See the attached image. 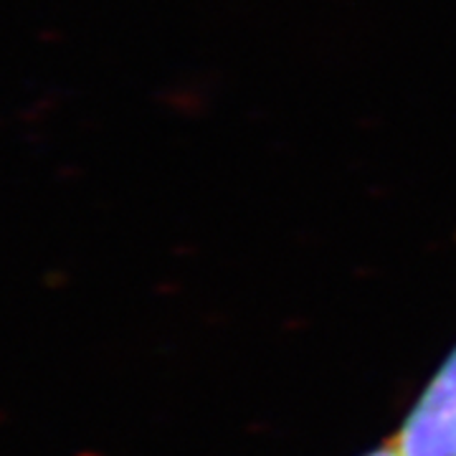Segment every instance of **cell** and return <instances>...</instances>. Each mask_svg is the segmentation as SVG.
<instances>
[{
  "instance_id": "cell-1",
  "label": "cell",
  "mask_w": 456,
  "mask_h": 456,
  "mask_svg": "<svg viewBox=\"0 0 456 456\" xmlns=\"http://www.w3.org/2000/svg\"><path fill=\"white\" fill-rule=\"evenodd\" d=\"M398 456H456V342L391 436Z\"/></svg>"
},
{
  "instance_id": "cell-2",
  "label": "cell",
  "mask_w": 456,
  "mask_h": 456,
  "mask_svg": "<svg viewBox=\"0 0 456 456\" xmlns=\"http://www.w3.org/2000/svg\"><path fill=\"white\" fill-rule=\"evenodd\" d=\"M362 456H398V452L393 449V444L391 439L388 441H383L380 446H375V449H370V452H365Z\"/></svg>"
}]
</instances>
